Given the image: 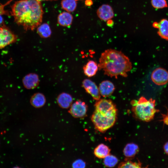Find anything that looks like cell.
I'll return each mask as SVG.
<instances>
[{
	"mask_svg": "<svg viewBox=\"0 0 168 168\" xmlns=\"http://www.w3.org/2000/svg\"><path fill=\"white\" fill-rule=\"evenodd\" d=\"M139 150V147L137 145L134 143H129L124 147L123 153L127 158H131L137 154Z\"/></svg>",
	"mask_w": 168,
	"mask_h": 168,
	"instance_id": "cell-19",
	"label": "cell"
},
{
	"mask_svg": "<svg viewBox=\"0 0 168 168\" xmlns=\"http://www.w3.org/2000/svg\"><path fill=\"white\" fill-rule=\"evenodd\" d=\"M93 3L92 0H86L85 1V4L87 6H91Z\"/></svg>",
	"mask_w": 168,
	"mask_h": 168,
	"instance_id": "cell-29",
	"label": "cell"
},
{
	"mask_svg": "<svg viewBox=\"0 0 168 168\" xmlns=\"http://www.w3.org/2000/svg\"><path fill=\"white\" fill-rule=\"evenodd\" d=\"M97 14L100 19L104 21L111 19L114 16L112 8L107 4H103L99 7L97 11Z\"/></svg>",
	"mask_w": 168,
	"mask_h": 168,
	"instance_id": "cell-11",
	"label": "cell"
},
{
	"mask_svg": "<svg viewBox=\"0 0 168 168\" xmlns=\"http://www.w3.org/2000/svg\"><path fill=\"white\" fill-rule=\"evenodd\" d=\"M151 79L155 85L159 86H164L168 82V72L161 68H156L152 72Z\"/></svg>",
	"mask_w": 168,
	"mask_h": 168,
	"instance_id": "cell-6",
	"label": "cell"
},
{
	"mask_svg": "<svg viewBox=\"0 0 168 168\" xmlns=\"http://www.w3.org/2000/svg\"><path fill=\"white\" fill-rule=\"evenodd\" d=\"M37 32L40 37L44 38L49 37L52 33L49 25L46 23L39 25L37 27Z\"/></svg>",
	"mask_w": 168,
	"mask_h": 168,
	"instance_id": "cell-20",
	"label": "cell"
},
{
	"mask_svg": "<svg viewBox=\"0 0 168 168\" xmlns=\"http://www.w3.org/2000/svg\"><path fill=\"white\" fill-rule=\"evenodd\" d=\"M118 162V159L115 156L110 154L104 158V164L107 167H114L116 165Z\"/></svg>",
	"mask_w": 168,
	"mask_h": 168,
	"instance_id": "cell-22",
	"label": "cell"
},
{
	"mask_svg": "<svg viewBox=\"0 0 168 168\" xmlns=\"http://www.w3.org/2000/svg\"><path fill=\"white\" fill-rule=\"evenodd\" d=\"M17 37L5 26H0V49L15 42Z\"/></svg>",
	"mask_w": 168,
	"mask_h": 168,
	"instance_id": "cell-7",
	"label": "cell"
},
{
	"mask_svg": "<svg viewBox=\"0 0 168 168\" xmlns=\"http://www.w3.org/2000/svg\"><path fill=\"white\" fill-rule=\"evenodd\" d=\"M99 89L101 96L104 97L110 96L114 92L115 87L114 85L110 81L105 80L99 84Z\"/></svg>",
	"mask_w": 168,
	"mask_h": 168,
	"instance_id": "cell-12",
	"label": "cell"
},
{
	"mask_svg": "<svg viewBox=\"0 0 168 168\" xmlns=\"http://www.w3.org/2000/svg\"><path fill=\"white\" fill-rule=\"evenodd\" d=\"M39 2L43 1H48V0H37Z\"/></svg>",
	"mask_w": 168,
	"mask_h": 168,
	"instance_id": "cell-31",
	"label": "cell"
},
{
	"mask_svg": "<svg viewBox=\"0 0 168 168\" xmlns=\"http://www.w3.org/2000/svg\"><path fill=\"white\" fill-rule=\"evenodd\" d=\"M117 114H103L95 110L91 117V120L95 128L104 133L114 124Z\"/></svg>",
	"mask_w": 168,
	"mask_h": 168,
	"instance_id": "cell-4",
	"label": "cell"
},
{
	"mask_svg": "<svg viewBox=\"0 0 168 168\" xmlns=\"http://www.w3.org/2000/svg\"><path fill=\"white\" fill-rule=\"evenodd\" d=\"M98 66L105 75L116 78L119 75L127 77L132 68L127 56L121 51L112 49H106L101 54Z\"/></svg>",
	"mask_w": 168,
	"mask_h": 168,
	"instance_id": "cell-2",
	"label": "cell"
},
{
	"mask_svg": "<svg viewBox=\"0 0 168 168\" xmlns=\"http://www.w3.org/2000/svg\"><path fill=\"white\" fill-rule=\"evenodd\" d=\"M106 24L108 26L112 27L114 24V22L112 20L110 19L107 21Z\"/></svg>",
	"mask_w": 168,
	"mask_h": 168,
	"instance_id": "cell-28",
	"label": "cell"
},
{
	"mask_svg": "<svg viewBox=\"0 0 168 168\" xmlns=\"http://www.w3.org/2000/svg\"><path fill=\"white\" fill-rule=\"evenodd\" d=\"M82 86L94 100H97L100 99L99 88L93 82L89 79H85L82 82Z\"/></svg>",
	"mask_w": 168,
	"mask_h": 168,
	"instance_id": "cell-9",
	"label": "cell"
},
{
	"mask_svg": "<svg viewBox=\"0 0 168 168\" xmlns=\"http://www.w3.org/2000/svg\"><path fill=\"white\" fill-rule=\"evenodd\" d=\"M152 26L157 28L158 30V34L162 38L168 40V20L163 19L159 22H155Z\"/></svg>",
	"mask_w": 168,
	"mask_h": 168,
	"instance_id": "cell-13",
	"label": "cell"
},
{
	"mask_svg": "<svg viewBox=\"0 0 168 168\" xmlns=\"http://www.w3.org/2000/svg\"><path fill=\"white\" fill-rule=\"evenodd\" d=\"M85 166V162L81 159L76 160L72 164V167L74 168H84Z\"/></svg>",
	"mask_w": 168,
	"mask_h": 168,
	"instance_id": "cell-26",
	"label": "cell"
},
{
	"mask_svg": "<svg viewBox=\"0 0 168 168\" xmlns=\"http://www.w3.org/2000/svg\"><path fill=\"white\" fill-rule=\"evenodd\" d=\"M162 118V120L164 123L168 125V113L166 114L163 115Z\"/></svg>",
	"mask_w": 168,
	"mask_h": 168,
	"instance_id": "cell-27",
	"label": "cell"
},
{
	"mask_svg": "<svg viewBox=\"0 0 168 168\" xmlns=\"http://www.w3.org/2000/svg\"><path fill=\"white\" fill-rule=\"evenodd\" d=\"M39 82V76L35 73L27 74L22 79L23 84L27 89H32L36 88L38 86Z\"/></svg>",
	"mask_w": 168,
	"mask_h": 168,
	"instance_id": "cell-10",
	"label": "cell"
},
{
	"mask_svg": "<svg viewBox=\"0 0 168 168\" xmlns=\"http://www.w3.org/2000/svg\"><path fill=\"white\" fill-rule=\"evenodd\" d=\"M99 67L98 64L94 61H88L83 68L85 74L88 77H91L96 74Z\"/></svg>",
	"mask_w": 168,
	"mask_h": 168,
	"instance_id": "cell-16",
	"label": "cell"
},
{
	"mask_svg": "<svg viewBox=\"0 0 168 168\" xmlns=\"http://www.w3.org/2000/svg\"><path fill=\"white\" fill-rule=\"evenodd\" d=\"M77 0H62L61 6L62 8L69 12L74 11L77 7Z\"/></svg>",
	"mask_w": 168,
	"mask_h": 168,
	"instance_id": "cell-21",
	"label": "cell"
},
{
	"mask_svg": "<svg viewBox=\"0 0 168 168\" xmlns=\"http://www.w3.org/2000/svg\"><path fill=\"white\" fill-rule=\"evenodd\" d=\"M110 149L107 145L101 143L98 145L94 149V155L98 158L104 159L110 154Z\"/></svg>",
	"mask_w": 168,
	"mask_h": 168,
	"instance_id": "cell-18",
	"label": "cell"
},
{
	"mask_svg": "<svg viewBox=\"0 0 168 168\" xmlns=\"http://www.w3.org/2000/svg\"><path fill=\"white\" fill-rule=\"evenodd\" d=\"M44 12L40 2L37 0H20L11 7V14L15 22L26 30H34L42 23Z\"/></svg>",
	"mask_w": 168,
	"mask_h": 168,
	"instance_id": "cell-1",
	"label": "cell"
},
{
	"mask_svg": "<svg viewBox=\"0 0 168 168\" xmlns=\"http://www.w3.org/2000/svg\"><path fill=\"white\" fill-rule=\"evenodd\" d=\"M142 165L140 161H133L130 160L128 158L127 159L124 161L121 162L119 165V168H141Z\"/></svg>",
	"mask_w": 168,
	"mask_h": 168,
	"instance_id": "cell-23",
	"label": "cell"
},
{
	"mask_svg": "<svg viewBox=\"0 0 168 168\" xmlns=\"http://www.w3.org/2000/svg\"><path fill=\"white\" fill-rule=\"evenodd\" d=\"M31 105L35 108L43 107L45 104L46 99L44 95L40 92L34 94L31 97L30 100Z\"/></svg>",
	"mask_w": 168,
	"mask_h": 168,
	"instance_id": "cell-15",
	"label": "cell"
},
{
	"mask_svg": "<svg viewBox=\"0 0 168 168\" xmlns=\"http://www.w3.org/2000/svg\"><path fill=\"white\" fill-rule=\"evenodd\" d=\"M73 20L72 15L68 12H63L58 17V22L60 26H68L72 24Z\"/></svg>",
	"mask_w": 168,
	"mask_h": 168,
	"instance_id": "cell-17",
	"label": "cell"
},
{
	"mask_svg": "<svg viewBox=\"0 0 168 168\" xmlns=\"http://www.w3.org/2000/svg\"><path fill=\"white\" fill-rule=\"evenodd\" d=\"M9 2L4 5H0V26L2 25L4 22L3 18L2 16L3 15H8L9 13L8 12L4 9V6L9 3Z\"/></svg>",
	"mask_w": 168,
	"mask_h": 168,
	"instance_id": "cell-25",
	"label": "cell"
},
{
	"mask_svg": "<svg viewBox=\"0 0 168 168\" xmlns=\"http://www.w3.org/2000/svg\"><path fill=\"white\" fill-rule=\"evenodd\" d=\"M95 104V110L103 113H117L114 104L110 99H100Z\"/></svg>",
	"mask_w": 168,
	"mask_h": 168,
	"instance_id": "cell-5",
	"label": "cell"
},
{
	"mask_svg": "<svg viewBox=\"0 0 168 168\" xmlns=\"http://www.w3.org/2000/svg\"><path fill=\"white\" fill-rule=\"evenodd\" d=\"M152 6L155 8H163L168 6L166 0H151Z\"/></svg>",
	"mask_w": 168,
	"mask_h": 168,
	"instance_id": "cell-24",
	"label": "cell"
},
{
	"mask_svg": "<svg viewBox=\"0 0 168 168\" xmlns=\"http://www.w3.org/2000/svg\"><path fill=\"white\" fill-rule=\"evenodd\" d=\"M69 112L73 117L82 118L85 117L87 111V106L84 101L78 100L72 104Z\"/></svg>",
	"mask_w": 168,
	"mask_h": 168,
	"instance_id": "cell-8",
	"label": "cell"
},
{
	"mask_svg": "<svg viewBox=\"0 0 168 168\" xmlns=\"http://www.w3.org/2000/svg\"><path fill=\"white\" fill-rule=\"evenodd\" d=\"M164 149L165 152L168 155V142L165 144L164 146Z\"/></svg>",
	"mask_w": 168,
	"mask_h": 168,
	"instance_id": "cell-30",
	"label": "cell"
},
{
	"mask_svg": "<svg viewBox=\"0 0 168 168\" xmlns=\"http://www.w3.org/2000/svg\"><path fill=\"white\" fill-rule=\"evenodd\" d=\"M73 98L70 94L62 92L58 96L57 102L59 106L62 108L67 109L70 108L72 104Z\"/></svg>",
	"mask_w": 168,
	"mask_h": 168,
	"instance_id": "cell-14",
	"label": "cell"
},
{
	"mask_svg": "<svg viewBox=\"0 0 168 168\" xmlns=\"http://www.w3.org/2000/svg\"><path fill=\"white\" fill-rule=\"evenodd\" d=\"M132 111L135 118L144 122H149L159 110L155 107V101L152 98L147 99L141 97L138 100L131 101Z\"/></svg>",
	"mask_w": 168,
	"mask_h": 168,
	"instance_id": "cell-3",
	"label": "cell"
}]
</instances>
